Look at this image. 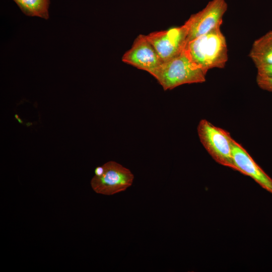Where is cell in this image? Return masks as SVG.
<instances>
[{
	"label": "cell",
	"mask_w": 272,
	"mask_h": 272,
	"mask_svg": "<svg viewBox=\"0 0 272 272\" xmlns=\"http://www.w3.org/2000/svg\"><path fill=\"white\" fill-rule=\"evenodd\" d=\"M184 50L206 73L212 69L224 68L228 60L227 41L221 27L187 42Z\"/></svg>",
	"instance_id": "obj_1"
},
{
	"label": "cell",
	"mask_w": 272,
	"mask_h": 272,
	"mask_svg": "<svg viewBox=\"0 0 272 272\" xmlns=\"http://www.w3.org/2000/svg\"><path fill=\"white\" fill-rule=\"evenodd\" d=\"M206 74L184 49L177 56L163 63L154 77L166 91L184 84L203 83Z\"/></svg>",
	"instance_id": "obj_2"
},
{
	"label": "cell",
	"mask_w": 272,
	"mask_h": 272,
	"mask_svg": "<svg viewBox=\"0 0 272 272\" xmlns=\"http://www.w3.org/2000/svg\"><path fill=\"white\" fill-rule=\"evenodd\" d=\"M197 131L200 142L212 157L218 163L234 169L232 154L233 139L229 132L206 119L200 120Z\"/></svg>",
	"instance_id": "obj_3"
},
{
	"label": "cell",
	"mask_w": 272,
	"mask_h": 272,
	"mask_svg": "<svg viewBox=\"0 0 272 272\" xmlns=\"http://www.w3.org/2000/svg\"><path fill=\"white\" fill-rule=\"evenodd\" d=\"M104 171L100 176H94L91 181L93 190L107 195L125 191L133 182L134 175L128 168L110 161L103 165Z\"/></svg>",
	"instance_id": "obj_4"
},
{
	"label": "cell",
	"mask_w": 272,
	"mask_h": 272,
	"mask_svg": "<svg viewBox=\"0 0 272 272\" xmlns=\"http://www.w3.org/2000/svg\"><path fill=\"white\" fill-rule=\"evenodd\" d=\"M188 27L185 23L165 30L157 31L146 35L163 63L180 54L184 49Z\"/></svg>",
	"instance_id": "obj_5"
},
{
	"label": "cell",
	"mask_w": 272,
	"mask_h": 272,
	"mask_svg": "<svg viewBox=\"0 0 272 272\" xmlns=\"http://www.w3.org/2000/svg\"><path fill=\"white\" fill-rule=\"evenodd\" d=\"M227 9L225 0H212L185 22L188 27L186 43L221 27Z\"/></svg>",
	"instance_id": "obj_6"
},
{
	"label": "cell",
	"mask_w": 272,
	"mask_h": 272,
	"mask_svg": "<svg viewBox=\"0 0 272 272\" xmlns=\"http://www.w3.org/2000/svg\"><path fill=\"white\" fill-rule=\"evenodd\" d=\"M122 61L149 73L154 77L163 62L146 35L139 34L131 47L123 55Z\"/></svg>",
	"instance_id": "obj_7"
},
{
	"label": "cell",
	"mask_w": 272,
	"mask_h": 272,
	"mask_svg": "<svg viewBox=\"0 0 272 272\" xmlns=\"http://www.w3.org/2000/svg\"><path fill=\"white\" fill-rule=\"evenodd\" d=\"M232 154L234 170L250 177L263 188L272 193V179L255 162L247 151L234 140Z\"/></svg>",
	"instance_id": "obj_8"
},
{
	"label": "cell",
	"mask_w": 272,
	"mask_h": 272,
	"mask_svg": "<svg viewBox=\"0 0 272 272\" xmlns=\"http://www.w3.org/2000/svg\"><path fill=\"white\" fill-rule=\"evenodd\" d=\"M249 56L256 68L272 64V30L254 40Z\"/></svg>",
	"instance_id": "obj_9"
},
{
	"label": "cell",
	"mask_w": 272,
	"mask_h": 272,
	"mask_svg": "<svg viewBox=\"0 0 272 272\" xmlns=\"http://www.w3.org/2000/svg\"><path fill=\"white\" fill-rule=\"evenodd\" d=\"M27 16L49 19L50 0H13Z\"/></svg>",
	"instance_id": "obj_10"
},
{
	"label": "cell",
	"mask_w": 272,
	"mask_h": 272,
	"mask_svg": "<svg viewBox=\"0 0 272 272\" xmlns=\"http://www.w3.org/2000/svg\"><path fill=\"white\" fill-rule=\"evenodd\" d=\"M256 83L262 90L272 92V77L256 76Z\"/></svg>",
	"instance_id": "obj_11"
},
{
	"label": "cell",
	"mask_w": 272,
	"mask_h": 272,
	"mask_svg": "<svg viewBox=\"0 0 272 272\" xmlns=\"http://www.w3.org/2000/svg\"><path fill=\"white\" fill-rule=\"evenodd\" d=\"M256 69L257 75L272 77V64L259 67Z\"/></svg>",
	"instance_id": "obj_12"
},
{
	"label": "cell",
	"mask_w": 272,
	"mask_h": 272,
	"mask_svg": "<svg viewBox=\"0 0 272 272\" xmlns=\"http://www.w3.org/2000/svg\"><path fill=\"white\" fill-rule=\"evenodd\" d=\"M104 171V168L103 165L101 166H98L95 169V175L97 176H100L103 174Z\"/></svg>",
	"instance_id": "obj_13"
}]
</instances>
